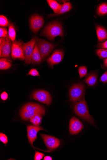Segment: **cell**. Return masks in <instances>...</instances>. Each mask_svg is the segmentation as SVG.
Listing matches in <instances>:
<instances>
[{
	"label": "cell",
	"instance_id": "obj_1",
	"mask_svg": "<svg viewBox=\"0 0 107 160\" xmlns=\"http://www.w3.org/2000/svg\"><path fill=\"white\" fill-rule=\"evenodd\" d=\"M45 111V108L41 106L36 103H29L25 104L22 108L20 115L23 120L28 121L36 114L43 115Z\"/></svg>",
	"mask_w": 107,
	"mask_h": 160
},
{
	"label": "cell",
	"instance_id": "obj_2",
	"mask_svg": "<svg viewBox=\"0 0 107 160\" xmlns=\"http://www.w3.org/2000/svg\"><path fill=\"white\" fill-rule=\"evenodd\" d=\"M74 109L76 114L81 118L93 125H95L94 118L89 114L84 97L78 102L75 104Z\"/></svg>",
	"mask_w": 107,
	"mask_h": 160
},
{
	"label": "cell",
	"instance_id": "obj_3",
	"mask_svg": "<svg viewBox=\"0 0 107 160\" xmlns=\"http://www.w3.org/2000/svg\"><path fill=\"white\" fill-rule=\"evenodd\" d=\"M41 35L50 40H54L57 36L62 38L64 35L62 26L57 22L51 23L45 27Z\"/></svg>",
	"mask_w": 107,
	"mask_h": 160
},
{
	"label": "cell",
	"instance_id": "obj_4",
	"mask_svg": "<svg viewBox=\"0 0 107 160\" xmlns=\"http://www.w3.org/2000/svg\"><path fill=\"white\" fill-rule=\"evenodd\" d=\"M85 90V87L83 84L79 83L73 85L69 91L70 100L74 103L81 101L84 97Z\"/></svg>",
	"mask_w": 107,
	"mask_h": 160
},
{
	"label": "cell",
	"instance_id": "obj_5",
	"mask_svg": "<svg viewBox=\"0 0 107 160\" xmlns=\"http://www.w3.org/2000/svg\"><path fill=\"white\" fill-rule=\"evenodd\" d=\"M24 42L20 40H15L12 42L11 55L13 60L19 59L22 61L25 60L23 49Z\"/></svg>",
	"mask_w": 107,
	"mask_h": 160
},
{
	"label": "cell",
	"instance_id": "obj_6",
	"mask_svg": "<svg viewBox=\"0 0 107 160\" xmlns=\"http://www.w3.org/2000/svg\"><path fill=\"white\" fill-rule=\"evenodd\" d=\"M36 43L42 56V59L47 57L52 51L55 46L49 42L35 37Z\"/></svg>",
	"mask_w": 107,
	"mask_h": 160
},
{
	"label": "cell",
	"instance_id": "obj_7",
	"mask_svg": "<svg viewBox=\"0 0 107 160\" xmlns=\"http://www.w3.org/2000/svg\"><path fill=\"white\" fill-rule=\"evenodd\" d=\"M9 35L6 38H0V56L10 59L12 43Z\"/></svg>",
	"mask_w": 107,
	"mask_h": 160
},
{
	"label": "cell",
	"instance_id": "obj_8",
	"mask_svg": "<svg viewBox=\"0 0 107 160\" xmlns=\"http://www.w3.org/2000/svg\"><path fill=\"white\" fill-rule=\"evenodd\" d=\"M36 40L35 37L27 43H24L23 49L25 57V62L26 65L30 64L32 62V57L34 51Z\"/></svg>",
	"mask_w": 107,
	"mask_h": 160
},
{
	"label": "cell",
	"instance_id": "obj_9",
	"mask_svg": "<svg viewBox=\"0 0 107 160\" xmlns=\"http://www.w3.org/2000/svg\"><path fill=\"white\" fill-rule=\"evenodd\" d=\"M30 98L47 105H49L52 101L50 93L47 91L43 90H38L35 92L30 96Z\"/></svg>",
	"mask_w": 107,
	"mask_h": 160
},
{
	"label": "cell",
	"instance_id": "obj_10",
	"mask_svg": "<svg viewBox=\"0 0 107 160\" xmlns=\"http://www.w3.org/2000/svg\"><path fill=\"white\" fill-rule=\"evenodd\" d=\"M40 135L47 147L48 152H51L59 147L61 142L59 139L48 135L42 134H40Z\"/></svg>",
	"mask_w": 107,
	"mask_h": 160
},
{
	"label": "cell",
	"instance_id": "obj_11",
	"mask_svg": "<svg viewBox=\"0 0 107 160\" xmlns=\"http://www.w3.org/2000/svg\"><path fill=\"white\" fill-rule=\"evenodd\" d=\"M44 23L43 18L37 14H35L30 18L29 24L30 29L32 31L37 33L43 26Z\"/></svg>",
	"mask_w": 107,
	"mask_h": 160
},
{
	"label": "cell",
	"instance_id": "obj_12",
	"mask_svg": "<svg viewBox=\"0 0 107 160\" xmlns=\"http://www.w3.org/2000/svg\"><path fill=\"white\" fill-rule=\"evenodd\" d=\"M27 136L29 142L33 146V143L37 139V134L39 131L45 130L40 126L28 125L27 127Z\"/></svg>",
	"mask_w": 107,
	"mask_h": 160
},
{
	"label": "cell",
	"instance_id": "obj_13",
	"mask_svg": "<svg viewBox=\"0 0 107 160\" xmlns=\"http://www.w3.org/2000/svg\"><path fill=\"white\" fill-rule=\"evenodd\" d=\"M83 128L82 122L77 118L72 117L70 120L69 124V132L72 135L77 134Z\"/></svg>",
	"mask_w": 107,
	"mask_h": 160
},
{
	"label": "cell",
	"instance_id": "obj_14",
	"mask_svg": "<svg viewBox=\"0 0 107 160\" xmlns=\"http://www.w3.org/2000/svg\"><path fill=\"white\" fill-rule=\"evenodd\" d=\"M64 55L63 50H55L50 57L48 58L47 62L51 67H53L54 65L58 64L62 61Z\"/></svg>",
	"mask_w": 107,
	"mask_h": 160
},
{
	"label": "cell",
	"instance_id": "obj_15",
	"mask_svg": "<svg viewBox=\"0 0 107 160\" xmlns=\"http://www.w3.org/2000/svg\"><path fill=\"white\" fill-rule=\"evenodd\" d=\"M96 32L99 42H102L107 39V32L103 26L99 25L96 26Z\"/></svg>",
	"mask_w": 107,
	"mask_h": 160
},
{
	"label": "cell",
	"instance_id": "obj_16",
	"mask_svg": "<svg viewBox=\"0 0 107 160\" xmlns=\"http://www.w3.org/2000/svg\"><path fill=\"white\" fill-rule=\"evenodd\" d=\"M42 59L41 54L36 43L32 55V63L33 64H38L40 63Z\"/></svg>",
	"mask_w": 107,
	"mask_h": 160
},
{
	"label": "cell",
	"instance_id": "obj_17",
	"mask_svg": "<svg viewBox=\"0 0 107 160\" xmlns=\"http://www.w3.org/2000/svg\"><path fill=\"white\" fill-rule=\"evenodd\" d=\"M85 81L88 86H94L98 83V75L94 73H90L87 76Z\"/></svg>",
	"mask_w": 107,
	"mask_h": 160
},
{
	"label": "cell",
	"instance_id": "obj_18",
	"mask_svg": "<svg viewBox=\"0 0 107 160\" xmlns=\"http://www.w3.org/2000/svg\"><path fill=\"white\" fill-rule=\"evenodd\" d=\"M72 8V6L71 4L69 2H64V3L62 6V8H61L59 12L56 14H51L50 15V17H54L56 16L61 15L66 12H67Z\"/></svg>",
	"mask_w": 107,
	"mask_h": 160
},
{
	"label": "cell",
	"instance_id": "obj_19",
	"mask_svg": "<svg viewBox=\"0 0 107 160\" xmlns=\"http://www.w3.org/2000/svg\"><path fill=\"white\" fill-rule=\"evenodd\" d=\"M47 2L50 7L53 10L55 14H57L62 8V6L54 0H47Z\"/></svg>",
	"mask_w": 107,
	"mask_h": 160
},
{
	"label": "cell",
	"instance_id": "obj_20",
	"mask_svg": "<svg viewBox=\"0 0 107 160\" xmlns=\"http://www.w3.org/2000/svg\"><path fill=\"white\" fill-rule=\"evenodd\" d=\"M12 65L10 61L5 58H1L0 60V69L6 70L11 68Z\"/></svg>",
	"mask_w": 107,
	"mask_h": 160
},
{
	"label": "cell",
	"instance_id": "obj_21",
	"mask_svg": "<svg viewBox=\"0 0 107 160\" xmlns=\"http://www.w3.org/2000/svg\"><path fill=\"white\" fill-rule=\"evenodd\" d=\"M97 12L99 16L107 14V3H103L100 5L97 8Z\"/></svg>",
	"mask_w": 107,
	"mask_h": 160
},
{
	"label": "cell",
	"instance_id": "obj_22",
	"mask_svg": "<svg viewBox=\"0 0 107 160\" xmlns=\"http://www.w3.org/2000/svg\"><path fill=\"white\" fill-rule=\"evenodd\" d=\"M8 35L12 42L15 40L16 38V32L14 26L12 23L9 24L8 28Z\"/></svg>",
	"mask_w": 107,
	"mask_h": 160
},
{
	"label": "cell",
	"instance_id": "obj_23",
	"mask_svg": "<svg viewBox=\"0 0 107 160\" xmlns=\"http://www.w3.org/2000/svg\"><path fill=\"white\" fill-rule=\"evenodd\" d=\"M41 116L40 114L35 115L30 119V122L35 126L39 125L41 122L42 120Z\"/></svg>",
	"mask_w": 107,
	"mask_h": 160
},
{
	"label": "cell",
	"instance_id": "obj_24",
	"mask_svg": "<svg viewBox=\"0 0 107 160\" xmlns=\"http://www.w3.org/2000/svg\"><path fill=\"white\" fill-rule=\"evenodd\" d=\"M96 53L101 59H106L107 58V49H101L97 50Z\"/></svg>",
	"mask_w": 107,
	"mask_h": 160
},
{
	"label": "cell",
	"instance_id": "obj_25",
	"mask_svg": "<svg viewBox=\"0 0 107 160\" xmlns=\"http://www.w3.org/2000/svg\"><path fill=\"white\" fill-rule=\"evenodd\" d=\"M9 23L7 18L4 16H0V25L1 27H8L9 25Z\"/></svg>",
	"mask_w": 107,
	"mask_h": 160
},
{
	"label": "cell",
	"instance_id": "obj_26",
	"mask_svg": "<svg viewBox=\"0 0 107 160\" xmlns=\"http://www.w3.org/2000/svg\"><path fill=\"white\" fill-rule=\"evenodd\" d=\"M78 72L80 78H82L86 76L87 74V68L85 66H81L79 68Z\"/></svg>",
	"mask_w": 107,
	"mask_h": 160
},
{
	"label": "cell",
	"instance_id": "obj_27",
	"mask_svg": "<svg viewBox=\"0 0 107 160\" xmlns=\"http://www.w3.org/2000/svg\"><path fill=\"white\" fill-rule=\"evenodd\" d=\"M8 34L7 29L6 28L1 27L0 28V37L1 38H6Z\"/></svg>",
	"mask_w": 107,
	"mask_h": 160
},
{
	"label": "cell",
	"instance_id": "obj_28",
	"mask_svg": "<svg viewBox=\"0 0 107 160\" xmlns=\"http://www.w3.org/2000/svg\"><path fill=\"white\" fill-rule=\"evenodd\" d=\"M0 140L5 145L7 144L8 142L7 137L5 134L2 133H0Z\"/></svg>",
	"mask_w": 107,
	"mask_h": 160
},
{
	"label": "cell",
	"instance_id": "obj_29",
	"mask_svg": "<svg viewBox=\"0 0 107 160\" xmlns=\"http://www.w3.org/2000/svg\"><path fill=\"white\" fill-rule=\"evenodd\" d=\"M44 156L43 153L38 152H36L34 157L35 160H40L42 159Z\"/></svg>",
	"mask_w": 107,
	"mask_h": 160
},
{
	"label": "cell",
	"instance_id": "obj_30",
	"mask_svg": "<svg viewBox=\"0 0 107 160\" xmlns=\"http://www.w3.org/2000/svg\"><path fill=\"white\" fill-rule=\"evenodd\" d=\"M28 75L34 77L40 76V75L38 71L35 69H32L30 70L28 72Z\"/></svg>",
	"mask_w": 107,
	"mask_h": 160
},
{
	"label": "cell",
	"instance_id": "obj_31",
	"mask_svg": "<svg viewBox=\"0 0 107 160\" xmlns=\"http://www.w3.org/2000/svg\"><path fill=\"white\" fill-rule=\"evenodd\" d=\"M100 81L103 83H107V71L104 72L100 77Z\"/></svg>",
	"mask_w": 107,
	"mask_h": 160
},
{
	"label": "cell",
	"instance_id": "obj_32",
	"mask_svg": "<svg viewBox=\"0 0 107 160\" xmlns=\"http://www.w3.org/2000/svg\"><path fill=\"white\" fill-rule=\"evenodd\" d=\"M97 47L100 48L107 49V40L103 42L99 43Z\"/></svg>",
	"mask_w": 107,
	"mask_h": 160
},
{
	"label": "cell",
	"instance_id": "obj_33",
	"mask_svg": "<svg viewBox=\"0 0 107 160\" xmlns=\"http://www.w3.org/2000/svg\"><path fill=\"white\" fill-rule=\"evenodd\" d=\"M1 97L3 100L5 101L8 98V95L6 92H4L1 94Z\"/></svg>",
	"mask_w": 107,
	"mask_h": 160
},
{
	"label": "cell",
	"instance_id": "obj_34",
	"mask_svg": "<svg viewBox=\"0 0 107 160\" xmlns=\"http://www.w3.org/2000/svg\"><path fill=\"white\" fill-rule=\"evenodd\" d=\"M44 160H52V158L50 156H46L44 158Z\"/></svg>",
	"mask_w": 107,
	"mask_h": 160
},
{
	"label": "cell",
	"instance_id": "obj_35",
	"mask_svg": "<svg viewBox=\"0 0 107 160\" xmlns=\"http://www.w3.org/2000/svg\"><path fill=\"white\" fill-rule=\"evenodd\" d=\"M104 65L107 68V58L104 60Z\"/></svg>",
	"mask_w": 107,
	"mask_h": 160
}]
</instances>
